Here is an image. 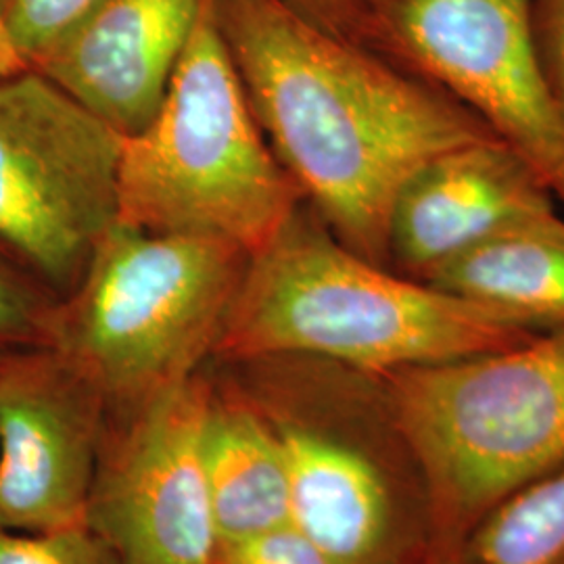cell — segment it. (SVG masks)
<instances>
[{
    "mask_svg": "<svg viewBox=\"0 0 564 564\" xmlns=\"http://www.w3.org/2000/svg\"><path fill=\"white\" fill-rule=\"evenodd\" d=\"M28 67H30V65L21 59L15 44L11 41L7 28H4V21L0 18V78L20 74V72L28 69Z\"/></svg>",
    "mask_w": 564,
    "mask_h": 564,
    "instance_id": "cell-22",
    "label": "cell"
},
{
    "mask_svg": "<svg viewBox=\"0 0 564 564\" xmlns=\"http://www.w3.org/2000/svg\"><path fill=\"white\" fill-rule=\"evenodd\" d=\"M349 41L463 102L564 205V113L533 0H360Z\"/></svg>",
    "mask_w": 564,
    "mask_h": 564,
    "instance_id": "cell-8",
    "label": "cell"
},
{
    "mask_svg": "<svg viewBox=\"0 0 564 564\" xmlns=\"http://www.w3.org/2000/svg\"><path fill=\"white\" fill-rule=\"evenodd\" d=\"M57 297L0 249V349L44 345Z\"/></svg>",
    "mask_w": 564,
    "mask_h": 564,
    "instance_id": "cell-16",
    "label": "cell"
},
{
    "mask_svg": "<svg viewBox=\"0 0 564 564\" xmlns=\"http://www.w3.org/2000/svg\"><path fill=\"white\" fill-rule=\"evenodd\" d=\"M214 564H335L293 523L220 542Z\"/></svg>",
    "mask_w": 564,
    "mask_h": 564,
    "instance_id": "cell-19",
    "label": "cell"
},
{
    "mask_svg": "<svg viewBox=\"0 0 564 564\" xmlns=\"http://www.w3.org/2000/svg\"><path fill=\"white\" fill-rule=\"evenodd\" d=\"M295 11H300L303 18L318 23L324 30L351 39V28L358 13L360 0H284Z\"/></svg>",
    "mask_w": 564,
    "mask_h": 564,
    "instance_id": "cell-21",
    "label": "cell"
},
{
    "mask_svg": "<svg viewBox=\"0 0 564 564\" xmlns=\"http://www.w3.org/2000/svg\"><path fill=\"white\" fill-rule=\"evenodd\" d=\"M0 564H116L88 527L21 533L0 527Z\"/></svg>",
    "mask_w": 564,
    "mask_h": 564,
    "instance_id": "cell-18",
    "label": "cell"
},
{
    "mask_svg": "<svg viewBox=\"0 0 564 564\" xmlns=\"http://www.w3.org/2000/svg\"><path fill=\"white\" fill-rule=\"evenodd\" d=\"M303 202L251 111L207 0L160 111L123 139L118 223L253 253Z\"/></svg>",
    "mask_w": 564,
    "mask_h": 564,
    "instance_id": "cell-5",
    "label": "cell"
},
{
    "mask_svg": "<svg viewBox=\"0 0 564 564\" xmlns=\"http://www.w3.org/2000/svg\"><path fill=\"white\" fill-rule=\"evenodd\" d=\"M111 419L101 391L55 349H0V527H86Z\"/></svg>",
    "mask_w": 564,
    "mask_h": 564,
    "instance_id": "cell-10",
    "label": "cell"
},
{
    "mask_svg": "<svg viewBox=\"0 0 564 564\" xmlns=\"http://www.w3.org/2000/svg\"><path fill=\"white\" fill-rule=\"evenodd\" d=\"M540 333L366 260L303 202L249 253L212 360L312 356L383 375L500 351Z\"/></svg>",
    "mask_w": 564,
    "mask_h": 564,
    "instance_id": "cell-2",
    "label": "cell"
},
{
    "mask_svg": "<svg viewBox=\"0 0 564 564\" xmlns=\"http://www.w3.org/2000/svg\"><path fill=\"white\" fill-rule=\"evenodd\" d=\"M447 564H564V468L496 506Z\"/></svg>",
    "mask_w": 564,
    "mask_h": 564,
    "instance_id": "cell-15",
    "label": "cell"
},
{
    "mask_svg": "<svg viewBox=\"0 0 564 564\" xmlns=\"http://www.w3.org/2000/svg\"><path fill=\"white\" fill-rule=\"evenodd\" d=\"M423 564H447L445 561H442V558H435V561H429V563Z\"/></svg>",
    "mask_w": 564,
    "mask_h": 564,
    "instance_id": "cell-23",
    "label": "cell"
},
{
    "mask_svg": "<svg viewBox=\"0 0 564 564\" xmlns=\"http://www.w3.org/2000/svg\"><path fill=\"white\" fill-rule=\"evenodd\" d=\"M249 253L116 223L55 303L44 345L128 412L212 362Z\"/></svg>",
    "mask_w": 564,
    "mask_h": 564,
    "instance_id": "cell-6",
    "label": "cell"
},
{
    "mask_svg": "<svg viewBox=\"0 0 564 564\" xmlns=\"http://www.w3.org/2000/svg\"><path fill=\"white\" fill-rule=\"evenodd\" d=\"M205 368L203 475L218 544L291 523L286 468L274 431L218 364Z\"/></svg>",
    "mask_w": 564,
    "mask_h": 564,
    "instance_id": "cell-13",
    "label": "cell"
},
{
    "mask_svg": "<svg viewBox=\"0 0 564 564\" xmlns=\"http://www.w3.org/2000/svg\"><path fill=\"white\" fill-rule=\"evenodd\" d=\"M533 34L550 88L564 113V0H533Z\"/></svg>",
    "mask_w": 564,
    "mask_h": 564,
    "instance_id": "cell-20",
    "label": "cell"
},
{
    "mask_svg": "<svg viewBox=\"0 0 564 564\" xmlns=\"http://www.w3.org/2000/svg\"><path fill=\"white\" fill-rule=\"evenodd\" d=\"M207 0H101L30 67L123 139L160 111Z\"/></svg>",
    "mask_w": 564,
    "mask_h": 564,
    "instance_id": "cell-12",
    "label": "cell"
},
{
    "mask_svg": "<svg viewBox=\"0 0 564 564\" xmlns=\"http://www.w3.org/2000/svg\"><path fill=\"white\" fill-rule=\"evenodd\" d=\"M552 212L554 195L505 142L456 147L403 182L387 220V268L426 282L479 242Z\"/></svg>",
    "mask_w": 564,
    "mask_h": 564,
    "instance_id": "cell-11",
    "label": "cell"
},
{
    "mask_svg": "<svg viewBox=\"0 0 564 564\" xmlns=\"http://www.w3.org/2000/svg\"><path fill=\"white\" fill-rule=\"evenodd\" d=\"M121 147L41 72L0 78V249L57 300L118 223Z\"/></svg>",
    "mask_w": 564,
    "mask_h": 564,
    "instance_id": "cell-7",
    "label": "cell"
},
{
    "mask_svg": "<svg viewBox=\"0 0 564 564\" xmlns=\"http://www.w3.org/2000/svg\"><path fill=\"white\" fill-rule=\"evenodd\" d=\"M205 366L113 414L120 429L105 437L86 527L116 564H214L218 533L202 458Z\"/></svg>",
    "mask_w": 564,
    "mask_h": 564,
    "instance_id": "cell-9",
    "label": "cell"
},
{
    "mask_svg": "<svg viewBox=\"0 0 564 564\" xmlns=\"http://www.w3.org/2000/svg\"><path fill=\"white\" fill-rule=\"evenodd\" d=\"M247 101L305 203L387 268V220L433 158L498 137L435 84L303 18L284 0H212Z\"/></svg>",
    "mask_w": 564,
    "mask_h": 564,
    "instance_id": "cell-1",
    "label": "cell"
},
{
    "mask_svg": "<svg viewBox=\"0 0 564 564\" xmlns=\"http://www.w3.org/2000/svg\"><path fill=\"white\" fill-rule=\"evenodd\" d=\"M212 362L274 431L291 523L333 563L437 558L423 468L383 375L312 356Z\"/></svg>",
    "mask_w": 564,
    "mask_h": 564,
    "instance_id": "cell-3",
    "label": "cell"
},
{
    "mask_svg": "<svg viewBox=\"0 0 564 564\" xmlns=\"http://www.w3.org/2000/svg\"><path fill=\"white\" fill-rule=\"evenodd\" d=\"M424 284L542 330L564 326V220L552 212L514 224L444 263Z\"/></svg>",
    "mask_w": 564,
    "mask_h": 564,
    "instance_id": "cell-14",
    "label": "cell"
},
{
    "mask_svg": "<svg viewBox=\"0 0 564 564\" xmlns=\"http://www.w3.org/2000/svg\"><path fill=\"white\" fill-rule=\"evenodd\" d=\"M101 0H0V18L28 65Z\"/></svg>",
    "mask_w": 564,
    "mask_h": 564,
    "instance_id": "cell-17",
    "label": "cell"
},
{
    "mask_svg": "<svg viewBox=\"0 0 564 564\" xmlns=\"http://www.w3.org/2000/svg\"><path fill=\"white\" fill-rule=\"evenodd\" d=\"M431 498L437 558L564 468V326L500 351L383 372Z\"/></svg>",
    "mask_w": 564,
    "mask_h": 564,
    "instance_id": "cell-4",
    "label": "cell"
}]
</instances>
